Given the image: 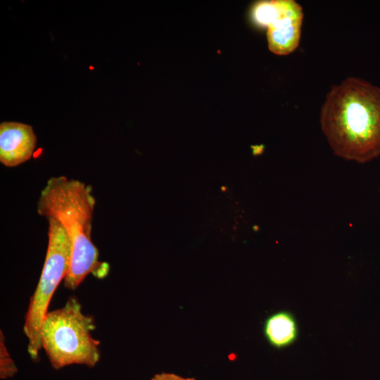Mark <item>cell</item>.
<instances>
[{
	"label": "cell",
	"instance_id": "7",
	"mask_svg": "<svg viewBox=\"0 0 380 380\" xmlns=\"http://www.w3.org/2000/svg\"><path fill=\"white\" fill-rule=\"evenodd\" d=\"M263 331L268 343L278 349L293 343L298 335V328L294 316L285 310L268 317L265 321Z\"/></svg>",
	"mask_w": 380,
	"mask_h": 380
},
{
	"label": "cell",
	"instance_id": "6",
	"mask_svg": "<svg viewBox=\"0 0 380 380\" xmlns=\"http://www.w3.org/2000/svg\"><path fill=\"white\" fill-rule=\"evenodd\" d=\"M36 144L32 126L18 122L0 124V162L4 165L16 167L30 160Z\"/></svg>",
	"mask_w": 380,
	"mask_h": 380
},
{
	"label": "cell",
	"instance_id": "2",
	"mask_svg": "<svg viewBox=\"0 0 380 380\" xmlns=\"http://www.w3.org/2000/svg\"><path fill=\"white\" fill-rule=\"evenodd\" d=\"M95 198L90 185L65 176L48 179L37 203V213L58 220L72 244V258L64 286L76 289L89 274L103 278L109 266L99 260V251L91 241Z\"/></svg>",
	"mask_w": 380,
	"mask_h": 380
},
{
	"label": "cell",
	"instance_id": "9",
	"mask_svg": "<svg viewBox=\"0 0 380 380\" xmlns=\"http://www.w3.org/2000/svg\"><path fill=\"white\" fill-rule=\"evenodd\" d=\"M151 380H196L194 378H184L172 373L157 374Z\"/></svg>",
	"mask_w": 380,
	"mask_h": 380
},
{
	"label": "cell",
	"instance_id": "8",
	"mask_svg": "<svg viewBox=\"0 0 380 380\" xmlns=\"http://www.w3.org/2000/svg\"><path fill=\"white\" fill-rule=\"evenodd\" d=\"M18 369L10 356L5 342L3 331L0 332V377L2 379L11 378L17 373Z\"/></svg>",
	"mask_w": 380,
	"mask_h": 380
},
{
	"label": "cell",
	"instance_id": "4",
	"mask_svg": "<svg viewBox=\"0 0 380 380\" xmlns=\"http://www.w3.org/2000/svg\"><path fill=\"white\" fill-rule=\"evenodd\" d=\"M46 219L49 241L45 261L35 291L30 298L23 327L28 339L27 351L33 360H38L42 349L41 329L49 312L51 299L68 274L72 258V244L64 227L55 218Z\"/></svg>",
	"mask_w": 380,
	"mask_h": 380
},
{
	"label": "cell",
	"instance_id": "3",
	"mask_svg": "<svg viewBox=\"0 0 380 380\" xmlns=\"http://www.w3.org/2000/svg\"><path fill=\"white\" fill-rule=\"evenodd\" d=\"M96 325L94 317L85 315L75 297L64 306L47 312L41 334V347L51 366L59 369L71 365L94 367L100 360V342L91 332Z\"/></svg>",
	"mask_w": 380,
	"mask_h": 380
},
{
	"label": "cell",
	"instance_id": "1",
	"mask_svg": "<svg viewBox=\"0 0 380 380\" xmlns=\"http://www.w3.org/2000/svg\"><path fill=\"white\" fill-rule=\"evenodd\" d=\"M320 124L334 153L365 163L380 156V88L349 77L334 85L320 112Z\"/></svg>",
	"mask_w": 380,
	"mask_h": 380
},
{
	"label": "cell",
	"instance_id": "5",
	"mask_svg": "<svg viewBox=\"0 0 380 380\" xmlns=\"http://www.w3.org/2000/svg\"><path fill=\"white\" fill-rule=\"evenodd\" d=\"M274 8L267 25L268 47L277 55H288L299 44L303 8L294 0H274Z\"/></svg>",
	"mask_w": 380,
	"mask_h": 380
}]
</instances>
